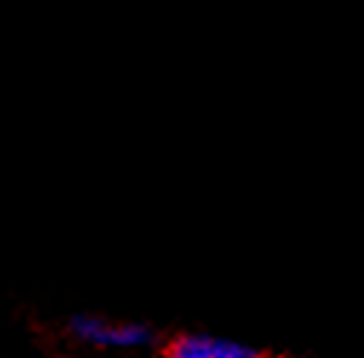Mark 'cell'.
Wrapping results in <instances>:
<instances>
[{
    "label": "cell",
    "instance_id": "6da1fadb",
    "mask_svg": "<svg viewBox=\"0 0 364 358\" xmlns=\"http://www.w3.org/2000/svg\"><path fill=\"white\" fill-rule=\"evenodd\" d=\"M63 335H69L77 347L101 349V352H127V349H146L155 347L158 335L149 324L138 321H109L104 315L77 313L63 321Z\"/></svg>",
    "mask_w": 364,
    "mask_h": 358
},
{
    "label": "cell",
    "instance_id": "7a4b0ae2",
    "mask_svg": "<svg viewBox=\"0 0 364 358\" xmlns=\"http://www.w3.org/2000/svg\"><path fill=\"white\" fill-rule=\"evenodd\" d=\"M164 352L172 358H258L264 355V349L258 347L210 335V332H178L166 341Z\"/></svg>",
    "mask_w": 364,
    "mask_h": 358
}]
</instances>
